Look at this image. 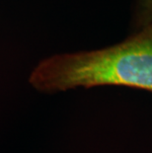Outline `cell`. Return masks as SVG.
<instances>
[{
	"instance_id": "cell-2",
	"label": "cell",
	"mask_w": 152,
	"mask_h": 153,
	"mask_svg": "<svg viewBox=\"0 0 152 153\" xmlns=\"http://www.w3.org/2000/svg\"><path fill=\"white\" fill-rule=\"evenodd\" d=\"M138 17L144 27L152 23V0H138Z\"/></svg>"
},
{
	"instance_id": "cell-1",
	"label": "cell",
	"mask_w": 152,
	"mask_h": 153,
	"mask_svg": "<svg viewBox=\"0 0 152 153\" xmlns=\"http://www.w3.org/2000/svg\"><path fill=\"white\" fill-rule=\"evenodd\" d=\"M29 83L42 93L105 85L152 92V25L118 45L46 57L31 71Z\"/></svg>"
}]
</instances>
